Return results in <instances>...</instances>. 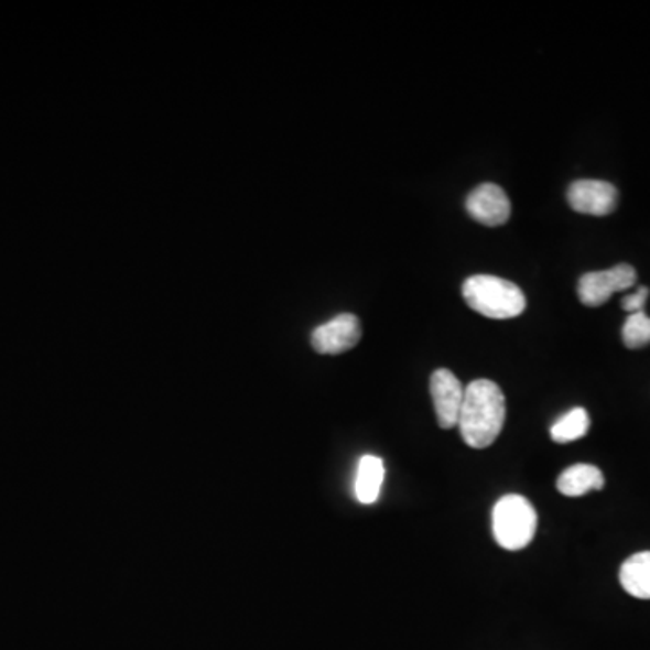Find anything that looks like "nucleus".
Wrapping results in <instances>:
<instances>
[{
    "label": "nucleus",
    "mask_w": 650,
    "mask_h": 650,
    "mask_svg": "<svg viewBox=\"0 0 650 650\" xmlns=\"http://www.w3.org/2000/svg\"><path fill=\"white\" fill-rule=\"evenodd\" d=\"M505 421L506 398L497 383L476 380L465 387L457 426L466 445L477 451L494 445Z\"/></svg>",
    "instance_id": "obj_1"
},
{
    "label": "nucleus",
    "mask_w": 650,
    "mask_h": 650,
    "mask_svg": "<svg viewBox=\"0 0 650 650\" xmlns=\"http://www.w3.org/2000/svg\"><path fill=\"white\" fill-rule=\"evenodd\" d=\"M463 296L472 310L494 321L522 315L526 296L519 285L496 275H474L463 282Z\"/></svg>",
    "instance_id": "obj_2"
},
{
    "label": "nucleus",
    "mask_w": 650,
    "mask_h": 650,
    "mask_svg": "<svg viewBox=\"0 0 650 650\" xmlns=\"http://www.w3.org/2000/svg\"><path fill=\"white\" fill-rule=\"evenodd\" d=\"M537 511L522 496L500 497L491 513V530L497 544L508 551L524 550L537 533Z\"/></svg>",
    "instance_id": "obj_3"
},
{
    "label": "nucleus",
    "mask_w": 650,
    "mask_h": 650,
    "mask_svg": "<svg viewBox=\"0 0 650 650\" xmlns=\"http://www.w3.org/2000/svg\"><path fill=\"white\" fill-rule=\"evenodd\" d=\"M636 279V270L629 264H618L606 271H591L578 281V299L584 305L598 307L606 304L618 291L632 288Z\"/></svg>",
    "instance_id": "obj_4"
},
{
    "label": "nucleus",
    "mask_w": 650,
    "mask_h": 650,
    "mask_svg": "<svg viewBox=\"0 0 650 650\" xmlns=\"http://www.w3.org/2000/svg\"><path fill=\"white\" fill-rule=\"evenodd\" d=\"M361 324L350 313L331 318L311 333V346L321 355H342L360 342Z\"/></svg>",
    "instance_id": "obj_5"
},
{
    "label": "nucleus",
    "mask_w": 650,
    "mask_h": 650,
    "mask_svg": "<svg viewBox=\"0 0 650 650\" xmlns=\"http://www.w3.org/2000/svg\"><path fill=\"white\" fill-rule=\"evenodd\" d=\"M431 396L441 429L451 431L457 426L461 407L465 400V387L461 386L452 370H434V375L431 376Z\"/></svg>",
    "instance_id": "obj_6"
},
{
    "label": "nucleus",
    "mask_w": 650,
    "mask_h": 650,
    "mask_svg": "<svg viewBox=\"0 0 650 650\" xmlns=\"http://www.w3.org/2000/svg\"><path fill=\"white\" fill-rule=\"evenodd\" d=\"M567 203L585 216H609L618 205V191L607 181H575L567 191Z\"/></svg>",
    "instance_id": "obj_7"
},
{
    "label": "nucleus",
    "mask_w": 650,
    "mask_h": 650,
    "mask_svg": "<svg viewBox=\"0 0 650 650\" xmlns=\"http://www.w3.org/2000/svg\"><path fill=\"white\" fill-rule=\"evenodd\" d=\"M466 212L485 226L505 225L511 216V203L499 185L485 183L466 197Z\"/></svg>",
    "instance_id": "obj_8"
},
{
    "label": "nucleus",
    "mask_w": 650,
    "mask_h": 650,
    "mask_svg": "<svg viewBox=\"0 0 650 650\" xmlns=\"http://www.w3.org/2000/svg\"><path fill=\"white\" fill-rule=\"evenodd\" d=\"M386 479V465L378 455L367 454L358 461L355 477V496L361 505H375L380 499Z\"/></svg>",
    "instance_id": "obj_9"
},
{
    "label": "nucleus",
    "mask_w": 650,
    "mask_h": 650,
    "mask_svg": "<svg viewBox=\"0 0 650 650\" xmlns=\"http://www.w3.org/2000/svg\"><path fill=\"white\" fill-rule=\"evenodd\" d=\"M606 485L600 468L593 465H573L565 468L556 480V488L565 497H582L589 491L602 490Z\"/></svg>",
    "instance_id": "obj_10"
},
{
    "label": "nucleus",
    "mask_w": 650,
    "mask_h": 650,
    "mask_svg": "<svg viewBox=\"0 0 650 650\" xmlns=\"http://www.w3.org/2000/svg\"><path fill=\"white\" fill-rule=\"evenodd\" d=\"M620 584L635 598L650 600V551L629 556L620 570Z\"/></svg>",
    "instance_id": "obj_11"
},
{
    "label": "nucleus",
    "mask_w": 650,
    "mask_h": 650,
    "mask_svg": "<svg viewBox=\"0 0 650 650\" xmlns=\"http://www.w3.org/2000/svg\"><path fill=\"white\" fill-rule=\"evenodd\" d=\"M589 414L582 407H576L573 411L565 412L562 418L551 426V440L555 443H571V441L582 440L589 432Z\"/></svg>",
    "instance_id": "obj_12"
},
{
    "label": "nucleus",
    "mask_w": 650,
    "mask_h": 650,
    "mask_svg": "<svg viewBox=\"0 0 650 650\" xmlns=\"http://www.w3.org/2000/svg\"><path fill=\"white\" fill-rule=\"evenodd\" d=\"M621 336H624V344L629 349H640V347L649 346L650 318L646 315V311L629 315L626 324H624V329H621Z\"/></svg>",
    "instance_id": "obj_13"
},
{
    "label": "nucleus",
    "mask_w": 650,
    "mask_h": 650,
    "mask_svg": "<svg viewBox=\"0 0 650 650\" xmlns=\"http://www.w3.org/2000/svg\"><path fill=\"white\" fill-rule=\"evenodd\" d=\"M647 299H649V288L641 285V288L636 290V293L627 295L626 299L621 301V305H624V310L629 311L630 315H632V313H640V311H643Z\"/></svg>",
    "instance_id": "obj_14"
}]
</instances>
